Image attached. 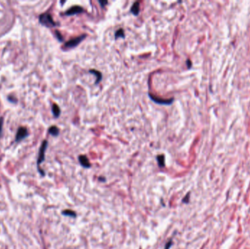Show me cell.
Here are the masks:
<instances>
[{"mask_svg": "<svg viewBox=\"0 0 250 249\" xmlns=\"http://www.w3.org/2000/svg\"><path fill=\"white\" fill-rule=\"evenodd\" d=\"M130 12L134 15H138L139 13H140V2H135L132 5V8L130 9Z\"/></svg>", "mask_w": 250, "mask_h": 249, "instance_id": "cell-8", "label": "cell"}, {"mask_svg": "<svg viewBox=\"0 0 250 249\" xmlns=\"http://www.w3.org/2000/svg\"><path fill=\"white\" fill-rule=\"evenodd\" d=\"M86 35H82L78 36V37H75V38L71 39V40L67 41V42H65V44H64V48L67 49L73 48L76 47V46L79 45V44L82 42L83 39L86 38Z\"/></svg>", "mask_w": 250, "mask_h": 249, "instance_id": "cell-2", "label": "cell"}, {"mask_svg": "<svg viewBox=\"0 0 250 249\" xmlns=\"http://www.w3.org/2000/svg\"><path fill=\"white\" fill-rule=\"evenodd\" d=\"M39 20L42 25L47 27H54L57 26L55 21L53 19L51 15L49 13H45L40 15L39 17Z\"/></svg>", "mask_w": 250, "mask_h": 249, "instance_id": "cell-1", "label": "cell"}, {"mask_svg": "<svg viewBox=\"0 0 250 249\" xmlns=\"http://www.w3.org/2000/svg\"><path fill=\"white\" fill-rule=\"evenodd\" d=\"M173 243H172V240H170V241H168V243H166L165 246V249H170L171 248V246L172 245Z\"/></svg>", "mask_w": 250, "mask_h": 249, "instance_id": "cell-15", "label": "cell"}, {"mask_svg": "<svg viewBox=\"0 0 250 249\" xmlns=\"http://www.w3.org/2000/svg\"><path fill=\"white\" fill-rule=\"evenodd\" d=\"M56 34H57V37H58V39H59V40L60 41H62L63 40V38H62V35H61L60 33H59V32H56Z\"/></svg>", "mask_w": 250, "mask_h": 249, "instance_id": "cell-18", "label": "cell"}, {"mask_svg": "<svg viewBox=\"0 0 250 249\" xmlns=\"http://www.w3.org/2000/svg\"><path fill=\"white\" fill-rule=\"evenodd\" d=\"M84 11V9L81 6L78 5H75V6L71 7L69 9H68L67 11L65 12V14L67 15H74L76 14H79V13H82Z\"/></svg>", "mask_w": 250, "mask_h": 249, "instance_id": "cell-5", "label": "cell"}, {"mask_svg": "<svg viewBox=\"0 0 250 249\" xmlns=\"http://www.w3.org/2000/svg\"><path fill=\"white\" fill-rule=\"evenodd\" d=\"M52 112H53V114H54V115L56 118H58L59 115H60V113H61L60 108H59V107L58 106L57 104H54V105H53Z\"/></svg>", "mask_w": 250, "mask_h": 249, "instance_id": "cell-10", "label": "cell"}, {"mask_svg": "<svg viewBox=\"0 0 250 249\" xmlns=\"http://www.w3.org/2000/svg\"><path fill=\"white\" fill-rule=\"evenodd\" d=\"M125 31H124L122 29H119L115 33V39L117 40L118 38H125Z\"/></svg>", "mask_w": 250, "mask_h": 249, "instance_id": "cell-12", "label": "cell"}, {"mask_svg": "<svg viewBox=\"0 0 250 249\" xmlns=\"http://www.w3.org/2000/svg\"><path fill=\"white\" fill-rule=\"evenodd\" d=\"M187 66H188V68H190V67H191V61H190V60H188L187 61Z\"/></svg>", "mask_w": 250, "mask_h": 249, "instance_id": "cell-20", "label": "cell"}, {"mask_svg": "<svg viewBox=\"0 0 250 249\" xmlns=\"http://www.w3.org/2000/svg\"><path fill=\"white\" fill-rule=\"evenodd\" d=\"M28 136V131L25 127H20L18 129V132L16 134V141H21V140L24 139L25 137Z\"/></svg>", "mask_w": 250, "mask_h": 249, "instance_id": "cell-6", "label": "cell"}, {"mask_svg": "<svg viewBox=\"0 0 250 249\" xmlns=\"http://www.w3.org/2000/svg\"><path fill=\"white\" fill-rule=\"evenodd\" d=\"M48 132L53 136H58L59 134V129L55 126H53L48 129Z\"/></svg>", "mask_w": 250, "mask_h": 249, "instance_id": "cell-11", "label": "cell"}, {"mask_svg": "<svg viewBox=\"0 0 250 249\" xmlns=\"http://www.w3.org/2000/svg\"><path fill=\"white\" fill-rule=\"evenodd\" d=\"M89 72L94 74L95 75L97 76V80L96 81H95V84H98L100 81H102V78H103V77H102V73L100 72L95 70V69H91V70H89Z\"/></svg>", "mask_w": 250, "mask_h": 249, "instance_id": "cell-9", "label": "cell"}, {"mask_svg": "<svg viewBox=\"0 0 250 249\" xmlns=\"http://www.w3.org/2000/svg\"><path fill=\"white\" fill-rule=\"evenodd\" d=\"M189 198H190V196H189V194H188L187 195L186 197H185V198L183 199V202H185V203H187V202H189Z\"/></svg>", "mask_w": 250, "mask_h": 249, "instance_id": "cell-19", "label": "cell"}, {"mask_svg": "<svg viewBox=\"0 0 250 249\" xmlns=\"http://www.w3.org/2000/svg\"><path fill=\"white\" fill-rule=\"evenodd\" d=\"M62 214L64 215V216H71V217H76V214L74 211H70V210H66V211H64L62 212Z\"/></svg>", "mask_w": 250, "mask_h": 249, "instance_id": "cell-14", "label": "cell"}, {"mask_svg": "<svg viewBox=\"0 0 250 249\" xmlns=\"http://www.w3.org/2000/svg\"><path fill=\"white\" fill-rule=\"evenodd\" d=\"M78 160H79V162L81 165L85 168H89L91 167V164H90L89 158H87V156H85V155H81V156L78 157Z\"/></svg>", "mask_w": 250, "mask_h": 249, "instance_id": "cell-7", "label": "cell"}, {"mask_svg": "<svg viewBox=\"0 0 250 249\" xmlns=\"http://www.w3.org/2000/svg\"><path fill=\"white\" fill-rule=\"evenodd\" d=\"M3 118H0V136L2 134V126H3Z\"/></svg>", "mask_w": 250, "mask_h": 249, "instance_id": "cell-16", "label": "cell"}, {"mask_svg": "<svg viewBox=\"0 0 250 249\" xmlns=\"http://www.w3.org/2000/svg\"><path fill=\"white\" fill-rule=\"evenodd\" d=\"M48 146V142L46 140H44L42 143L41 147L40 148V152H39L38 158H37V166H38V169L40 170V164L45 159V150H46Z\"/></svg>", "mask_w": 250, "mask_h": 249, "instance_id": "cell-3", "label": "cell"}, {"mask_svg": "<svg viewBox=\"0 0 250 249\" xmlns=\"http://www.w3.org/2000/svg\"><path fill=\"white\" fill-rule=\"evenodd\" d=\"M157 162L159 168H164L165 167V156L164 155H159L157 156Z\"/></svg>", "mask_w": 250, "mask_h": 249, "instance_id": "cell-13", "label": "cell"}, {"mask_svg": "<svg viewBox=\"0 0 250 249\" xmlns=\"http://www.w3.org/2000/svg\"><path fill=\"white\" fill-rule=\"evenodd\" d=\"M99 3L101 5L102 8H104L105 5L108 4V1H101V0H99Z\"/></svg>", "mask_w": 250, "mask_h": 249, "instance_id": "cell-17", "label": "cell"}, {"mask_svg": "<svg viewBox=\"0 0 250 249\" xmlns=\"http://www.w3.org/2000/svg\"><path fill=\"white\" fill-rule=\"evenodd\" d=\"M149 97H150V99L151 100H152L153 102H154L156 104H159V105H170L171 104H172L173 102V98L169 99V100H163V99L158 98V97L154 96V95H152L150 93L149 94Z\"/></svg>", "mask_w": 250, "mask_h": 249, "instance_id": "cell-4", "label": "cell"}]
</instances>
